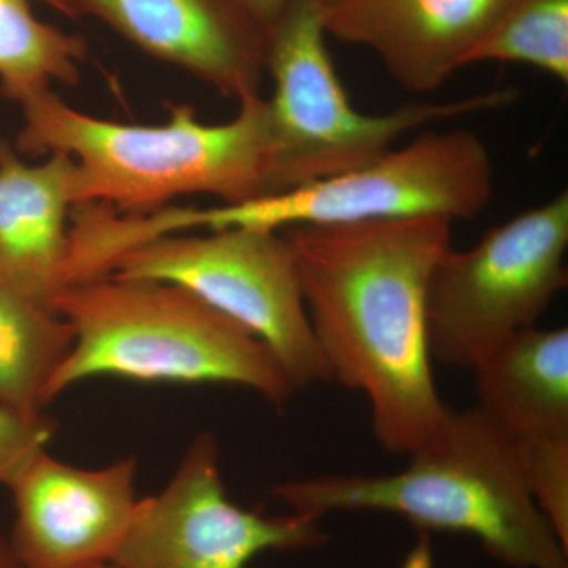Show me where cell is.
I'll use <instances>...</instances> for the list:
<instances>
[{
	"label": "cell",
	"instance_id": "ffe728a7",
	"mask_svg": "<svg viewBox=\"0 0 568 568\" xmlns=\"http://www.w3.org/2000/svg\"><path fill=\"white\" fill-rule=\"evenodd\" d=\"M235 2L268 33L283 13L287 0H235Z\"/></svg>",
	"mask_w": 568,
	"mask_h": 568
},
{
	"label": "cell",
	"instance_id": "6da1fadb",
	"mask_svg": "<svg viewBox=\"0 0 568 568\" xmlns=\"http://www.w3.org/2000/svg\"><path fill=\"white\" fill-rule=\"evenodd\" d=\"M452 223L414 216L282 231L331 379L365 395L373 435L394 455L413 454L450 410L433 375L426 293L452 248Z\"/></svg>",
	"mask_w": 568,
	"mask_h": 568
},
{
	"label": "cell",
	"instance_id": "44dd1931",
	"mask_svg": "<svg viewBox=\"0 0 568 568\" xmlns=\"http://www.w3.org/2000/svg\"><path fill=\"white\" fill-rule=\"evenodd\" d=\"M433 566L435 562H433L432 544L428 536L422 534L416 547L410 549L399 568H433Z\"/></svg>",
	"mask_w": 568,
	"mask_h": 568
},
{
	"label": "cell",
	"instance_id": "8992f818",
	"mask_svg": "<svg viewBox=\"0 0 568 568\" xmlns=\"http://www.w3.org/2000/svg\"><path fill=\"white\" fill-rule=\"evenodd\" d=\"M493 197V163L470 130L429 132L349 173L306 183L245 203L192 207L193 230L256 227L284 231L315 224H351L444 216L473 220Z\"/></svg>",
	"mask_w": 568,
	"mask_h": 568
},
{
	"label": "cell",
	"instance_id": "d6986e66",
	"mask_svg": "<svg viewBox=\"0 0 568 568\" xmlns=\"http://www.w3.org/2000/svg\"><path fill=\"white\" fill-rule=\"evenodd\" d=\"M54 428L44 414L26 416L0 405V484L10 487L29 463L47 450Z\"/></svg>",
	"mask_w": 568,
	"mask_h": 568
},
{
	"label": "cell",
	"instance_id": "277c9868",
	"mask_svg": "<svg viewBox=\"0 0 568 568\" xmlns=\"http://www.w3.org/2000/svg\"><path fill=\"white\" fill-rule=\"evenodd\" d=\"M52 306L69 323L73 345L47 403L99 376L234 384L275 405L295 392L260 338L173 284L97 276L63 286Z\"/></svg>",
	"mask_w": 568,
	"mask_h": 568
},
{
	"label": "cell",
	"instance_id": "9c48e42d",
	"mask_svg": "<svg viewBox=\"0 0 568 568\" xmlns=\"http://www.w3.org/2000/svg\"><path fill=\"white\" fill-rule=\"evenodd\" d=\"M323 519L263 515L227 497L219 443L193 440L159 495L138 500L110 562L115 568H246L267 551H308L327 541Z\"/></svg>",
	"mask_w": 568,
	"mask_h": 568
},
{
	"label": "cell",
	"instance_id": "7402d4cb",
	"mask_svg": "<svg viewBox=\"0 0 568 568\" xmlns=\"http://www.w3.org/2000/svg\"><path fill=\"white\" fill-rule=\"evenodd\" d=\"M0 568H22L14 556L10 541L0 532Z\"/></svg>",
	"mask_w": 568,
	"mask_h": 568
},
{
	"label": "cell",
	"instance_id": "ac0fdd59",
	"mask_svg": "<svg viewBox=\"0 0 568 568\" xmlns=\"http://www.w3.org/2000/svg\"><path fill=\"white\" fill-rule=\"evenodd\" d=\"M514 444L530 495L568 548V436Z\"/></svg>",
	"mask_w": 568,
	"mask_h": 568
},
{
	"label": "cell",
	"instance_id": "8fae6325",
	"mask_svg": "<svg viewBox=\"0 0 568 568\" xmlns=\"http://www.w3.org/2000/svg\"><path fill=\"white\" fill-rule=\"evenodd\" d=\"M327 36L369 48L405 91L436 92L510 0H315Z\"/></svg>",
	"mask_w": 568,
	"mask_h": 568
},
{
	"label": "cell",
	"instance_id": "3957f363",
	"mask_svg": "<svg viewBox=\"0 0 568 568\" xmlns=\"http://www.w3.org/2000/svg\"><path fill=\"white\" fill-rule=\"evenodd\" d=\"M18 149L69 155L73 201L129 215L171 205L186 194L222 204L268 196L267 106L261 93L239 100L231 121L205 123L190 104L171 106L163 123L140 125L85 114L44 91L20 104Z\"/></svg>",
	"mask_w": 568,
	"mask_h": 568
},
{
	"label": "cell",
	"instance_id": "5b68a950",
	"mask_svg": "<svg viewBox=\"0 0 568 568\" xmlns=\"http://www.w3.org/2000/svg\"><path fill=\"white\" fill-rule=\"evenodd\" d=\"M325 37L315 0H287L267 33L265 70L274 81V93L265 99L271 194L376 162L399 136L426 123L499 110L517 99L515 89H500L365 114L351 104Z\"/></svg>",
	"mask_w": 568,
	"mask_h": 568
},
{
	"label": "cell",
	"instance_id": "7a4b0ae2",
	"mask_svg": "<svg viewBox=\"0 0 568 568\" xmlns=\"http://www.w3.org/2000/svg\"><path fill=\"white\" fill-rule=\"evenodd\" d=\"M386 476L327 474L284 481L291 511H384L424 530L467 534L508 568H568V548L530 495L510 439L478 407L448 410L435 433Z\"/></svg>",
	"mask_w": 568,
	"mask_h": 568
},
{
	"label": "cell",
	"instance_id": "2e32d148",
	"mask_svg": "<svg viewBox=\"0 0 568 568\" xmlns=\"http://www.w3.org/2000/svg\"><path fill=\"white\" fill-rule=\"evenodd\" d=\"M77 17L71 0H43ZM88 44L33 13L32 0H0V89L22 104L52 84H78Z\"/></svg>",
	"mask_w": 568,
	"mask_h": 568
},
{
	"label": "cell",
	"instance_id": "7c38bea8",
	"mask_svg": "<svg viewBox=\"0 0 568 568\" xmlns=\"http://www.w3.org/2000/svg\"><path fill=\"white\" fill-rule=\"evenodd\" d=\"M142 51L224 97L260 93L267 32L235 0H71Z\"/></svg>",
	"mask_w": 568,
	"mask_h": 568
},
{
	"label": "cell",
	"instance_id": "4fadbf2b",
	"mask_svg": "<svg viewBox=\"0 0 568 568\" xmlns=\"http://www.w3.org/2000/svg\"><path fill=\"white\" fill-rule=\"evenodd\" d=\"M73 173L63 153L28 163L9 148L0 160V286L51 310L65 278Z\"/></svg>",
	"mask_w": 568,
	"mask_h": 568
},
{
	"label": "cell",
	"instance_id": "cb8c5ba5",
	"mask_svg": "<svg viewBox=\"0 0 568 568\" xmlns=\"http://www.w3.org/2000/svg\"><path fill=\"white\" fill-rule=\"evenodd\" d=\"M7 149H9V145L3 144V142H0V160H2L3 153H6Z\"/></svg>",
	"mask_w": 568,
	"mask_h": 568
},
{
	"label": "cell",
	"instance_id": "9a60e30c",
	"mask_svg": "<svg viewBox=\"0 0 568 568\" xmlns=\"http://www.w3.org/2000/svg\"><path fill=\"white\" fill-rule=\"evenodd\" d=\"M73 345L54 310L0 286V405L39 416L52 376Z\"/></svg>",
	"mask_w": 568,
	"mask_h": 568
},
{
	"label": "cell",
	"instance_id": "5bb4252c",
	"mask_svg": "<svg viewBox=\"0 0 568 568\" xmlns=\"http://www.w3.org/2000/svg\"><path fill=\"white\" fill-rule=\"evenodd\" d=\"M477 406L511 440L568 436V331H519L470 369Z\"/></svg>",
	"mask_w": 568,
	"mask_h": 568
},
{
	"label": "cell",
	"instance_id": "e0dca14e",
	"mask_svg": "<svg viewBox=\"0 0 568 568\" xmlns=\"http://www.w3.org/2000/svg\"><path fill=\"white\" fill-rule=\"evenodd\" d=\"M478 62L525 63L568 84V0H510L470 54Z\"/></svg>",
	"mask_w": 568,
	"mask_h": 568
},
{
	"label": "cell",
	"instance_id": "30bf717a",
	"mask_svg": "<svg viewBox=\"0 0 568 568\" xmlns=\"http://www.w3.org/2000/svg\"><path fill=\"white\" fill-rule=\"evenodd\" d=\"M133 458L82 469L41 452L10 485V547L22 568H80L110 562L138 499Z\"/></svg>",
	"mask_w": 568,
	"mask_h": 568
},
{
	"label": "cell",
	"instance_id": "603a6c76",
	"mask_svg": "<svg viewBox=\"0 0 568 568\" xmlns=\"http://www.w3.org/2000/svg\"><path fill=\"white\" fill-rule=\"evenodd\" d=\"M80 568H115L111 562L93 564V566H85Z\"/></svg>",
	"mask_w": 568,
	"mask_h": 568
},
{
	"label": "cell",
	"instance_id": "52a82bcc",
	"mask_svg": "<svg viewBox=\"0 0 568 568\" xmlns=\"http://www.w3.org/2000/svg\"><path fill=\"white\" fill-rule=\"evenodd\" d=\"M568 192L450 248L426 293L433 362L473 369L500 343L537 325L567 286Z\"/></svg>",
	"mask_w": 568,
	"mask_h": 568
},
{
	"label": "cell",
	"instance_id": "ba28073f",
	"mask_svg": "<svg viewBox=\"0 0 568 568\" xmlns=\"http://www.w3.org/2000/svg\"><path fill=\"white\" fill-rule=\"evenodd\" d=\"M106 275L173 284L196 295L260 338L295 392L332 381L282 231L226 227L166 235L115 257Z\"/></svg>",
	"mask_w": 568,
	"mask_h": 568
}]
</instances>
